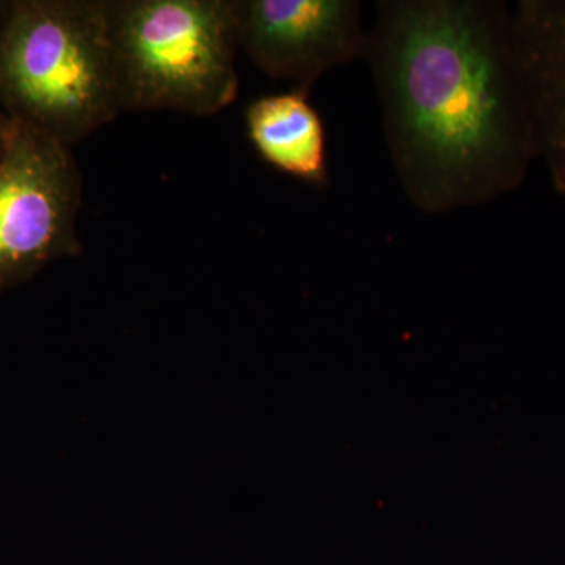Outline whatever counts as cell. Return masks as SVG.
Wrapping results in <instances>:
<instances>
[{
	"label": "cell",
	"mask_w": 565,
	"mask_h": 565,
	"mask_svg": "<svg viewBox=\"0 0 565 565\" xmlns=\"http://www.w3.org/2000/svg\"><path fill=\"white\" fill-rule=\"evenodd\" d=\"M70 148L10 117L0 150V296L81 253V173Z\"/></svg>",
	"instance_id": "4"
},
{
	"label": "cell",
	"mask_w": 565,
	"mask_h": 565,
	"mask_svg": "<svg viewBox=\"0 0 565 565\" xmlns=\"http://www.w3.org/2000/svg\"><path fill=\"white\" fill-rule=\"evenodd\" d=\"M10 117L0 107V150L3 147V140H6L7 128H9Z\"/></svg>",
	"instance_id": "8"
},
{
	"label": "cell",
	"mask_w": 565,
	"mask_h": 565,
	"mask_svg": "<svg viewBox=\"0 0 565 565\" xmlns=\"http://www.w3.org/2000/svg\"><path fill=\"white\" fill-rule=\"evenodd\" d=\"M0 107L76 143L121 111L104 0H21L0 21Z\"/></svg>",
	"instance_id": "2"
},
{
	"label": "cell",
	"mask_w": 565,
	"mask_h": 565,
	"mask_svg": "<svg viewBox=\"0 0 565 565\" xmlns=\"http://www.w3.org/2000/svg\"><path fill=\"white\" fill-rule=\"evenodd\" d=\"M511 43L533 137L565 196V0H522L511 9Z\"/></svg>",
	"instance_id": "6"
},
{
	"label": "cell",
	"mask_w": 565,
	"mask_h": 565,
	"mask_svg": "<svg viewBox=\"0 0 565 565\" xmlns=\"http://www.w3.org/2000/svg\"><path fill=\"white\" fill-rule=\"evenodd\" d=\"M245 122L253 147L274 169L316 188L329 184L326 128L308 93L263 96L247 107Z\"/></svg>",
	"instance_id": "7"
},
{
	"label": "cell",
	"mask_w": 565,
	"mask_h": 565,
	"mask_svg": "<svg viewBox=\"0 0 565 565\" xmlns=\"http://www.w3.org/2000/svg\"><path fill=\"white\" fill-rule=\"evenodd\" d=\"M386 145L427 214L492 202L525 180L533 137L498 0H381L366 32Z\"/></svg>",
	"instance_id": "1"
},
{
	"label": "cell",
	"mask_w": 565,
	"mask_h": 565,
	"mask_svg": "<svg viewBox=\"0 0 565 565\" xmlns=\"http://www.w3.org/2000/svg\"><path fill=\"white\" fill-rule=\"evenodd\" d=\"M237 41L273 79L310 93L322 74L363 57L359 0H237Z\"/></svg>",
	"instance_id": "5"
},
{
	"label": "cell",
	"mask_w": 565,
	"mask_h": 565,
	"mask_svg": "<svg viewBox=\"0 0 565 565\" xmlns=\"http://www.w3.org/2000/svg\"><path fill=\"white\" fill-rule=\"evenodd\" d=\"M122 110L214 115L236 99L237 0L109 2Z\"/></svg>",
	"instance_id": "3"
}]
</instances>
